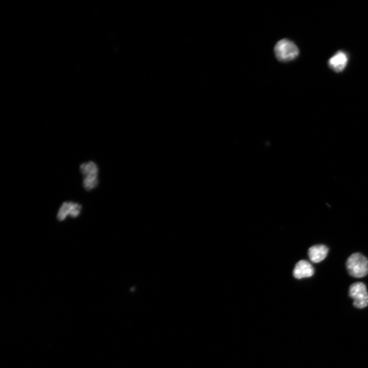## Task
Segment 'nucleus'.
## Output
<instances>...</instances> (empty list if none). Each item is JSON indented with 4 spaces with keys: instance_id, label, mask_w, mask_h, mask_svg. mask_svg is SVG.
<instances>
[{
    "instance_id": "f03ea898",
    "label": "nucleus",
    "mask_w": 368,
    "mask_h": 368,
    "mask_svg": "<svg viewBox=\"0 0 368 368\" xmlns=\"http://www.w3.org/2000/svg\"><path fill=\"white\" fill-rule=\"evenodd\" d=\"M274 51L278 61L288 62L294 60L299 54V50L296 44L288 39H283L277 43Z\"/></svg>"
},
{
    "instance_id": "6e6552de",
    "label": "nucleus",
    "mask_w": 368,
    "mask_h": 368,
    "mask_svg": "<svg viewBox=\"0 0 368 368\" xmlns=\"http://www.w3.org/2000/svg\"><path fill=\"white\" fill-rule=\"evenodd\" d=\"M348 61L347 55L342 51H339L333 56L328 61L329 66L337 72L343 71L346 67Z\"/></svg>"
},
{
    "instance_id": "20e7f679",
    "label": "nucleus",
    "mask_w": 368,
    "mask_h": 368,
    "mask_svg": "<svg viewBox=\"0 0 368 368\" xmlns=\"http://www.w3.org/2000/svg\"><path fill=\"white\" fill-rule=\"evenodd\" d=\"M349 294L354 300V305L363 309L368 305V292L365 284L362 282L353 283L350 288Z\"/></svg>"
},
{
    "instance_id": "7ed1b4c3",
    "label": "nucleus",
    "mask_w": 368,
    "mask_h": 368,
    "mask_svg": "<svg viewBox=\"0 0 368 368\" xmlns=\"http://www.w3.org/2000/svg\"><path fill=\"white\" fill-rule=\"evenodd\" d=\"M80 170L84 177L83 186L87 191H91L98 186L99 167L94 162L82 164Z\"/></svg>"
},
{
    "instance_id": "39448f33",
    "label": "nucleus",
    "mask_w": 368,
    "mask_h": 368,
    "mask_svg": "<svg viewBox=\"0 0 368 368\" xmlns=\"http://www.w3.org/2000/svg\"><path fill=\"white\" fill-rule=\"evenodd\" d=\"M82 205L73 202H65L58 212L57 218L59 221H64L68 217L72 218L78 217L81 213Z\"/></svg>"
},
{
    "instance_id": "423d86ee",
    "label": "nucleus",
    "mask_w": 368,
    "mask_h": 368,
    "mask_svg": "<svg viewBox=\"0 0 368 368\" xmlns=\"http://www.w3.org/2000/svg\"><path fill=\"white\" fill-rule=\"evenodd\" d=\"M315 269L313 265L306 260H301L296 265L293 271L294 276L298 279L311 277L314 275Z\"/></svg>"
},
{
    "instance_id": "0eeeda50",
    "label": "nucleus",
    "mask_w": 368,
    "mask_h": 368,
    "mask_svg": "<svg viewBox=\"0 0 368 368\" xmlns=\"http://www.w3.org/2000/svg\"><path fill=\"white\" fill-rule=\"evenodd\" d=\"M329 248L325 245H316L308 249V256L310 260L314 263H319L327 256Z\"/></svg>"
},
{
    "instance_id": "f257e3e1",
    "label": "nucleus",
    "mask_w": 368,
    "mask_h": 368,
    "mask_svg": "<svg viewBox=\"0 0 368 368\" xmlns=\"http://www.w3.org/2000/svg\"><path fill=\"white\" fill-rule=\"evenodd\" d=\"M346 267L349 274L353 277L361 278L368 274V260L361 253H354L349 257Z\"/></svg>"
}]
</instances>
